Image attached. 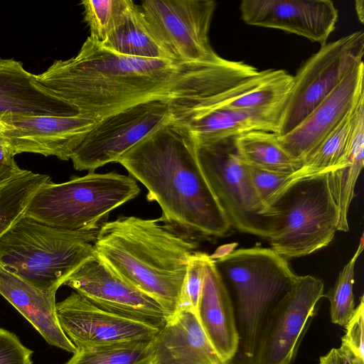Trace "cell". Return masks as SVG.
I'll return each instance as SVG.
<instances>
[{
    "instance_id": "obj_4",
    "label": "cell",
    "mask_w": 364,
    "mask_h": 364,
    "mask_svg": "<svg viewBox=\"0 0 364 364\" xmlns=\"http://www.w3.org/2000/svg\"><path fill=\"white\" fill-rule=\"evenodd\" d=\"M210 257L237 296L238 347L228 364H255L261 335L269 314L299 275L271 248H241Z\"/></svg>"
},
{
    "instance_id": "obj_19",
    "label": "cell",
    "mask_w": 364,
    "mask_h": 364,
    "mask_svg": "<svg viewBox=\"0 0 364 364\" xmlns=\"http://www.w3.org/2000/svg\"><path fill=\"white\" fill-rule=\"evenodd\" d=\"M151 364H228L210 342L197 315L179 311L154 339Z\"/></svg>"
},
{
    "instance_id": "obj_30",
    "label": "cell",
    "mask_w": 364,
    "mask_h": 364,
    "mask_svg": "<svg viewBox=\"0 0 364 364\" xmlns=\"http://www.w3.org/2000/svg\"><path fill=\"white\" fill-rule=\"evenodd\" d=\"M364 247L361 237L353 255L340 272L334 286L324 295L330 303L332 323L345 327L355 311L353 294L354 272L357 259Z\"/></svg>"
},
{
    "instance_id": "obj_15",
    "label": "cell",
    "mask_w": 364,
    "mask_h": 364,
    "mask_svg": "<svg viewBox=\"0 0 364 364\" xmlns=\"http://www.w3.org/2000/svg\"><path fill=\"white\" fill-rule=\"evenodd\" d=\"M97 122L73 117L0 115V126L14 156H53L67 161Z\"/></svg>"
},
{
    "instance_id": "obj_2",
    "label": "cell",
    "mask_w": 364,
    "mask_h": 364,
    "mask_svg": "<svg viewBox=\"0 0 364 364\" xmlns=\"http://www.w3.org/2000/svg\"><path fill=\"white\" fill-rule=\"evenodd\" d=\"M188 128L173 119L136 144L117 163L160 205L164 225L194 241L228 235L230 223L205 179Z\"/></svg>"
},
{
    "instance_id": "obj_11",
    "label": "cell",
    "mask_w": 364,
    "mask_h": 364,
    "mask_svg": "<svg viewBox=\"0 0 364 364\" xmlns=\"http://www.w3.org/2000/svg\"><path fill=\"white\" fill-rule=\"evenodd\" d=\"M150 28L175 59L216 62L209 30L216 3L212 0H145L139 5Z\"/></svg>"
},
{
    "instance_id": "obj_27",
    "label": "cell",
    "mask_w": 364,
    "mask_h": 364,
    "mask_svg": "<svg viewBox=\"0 0 364 364\" xmlns=\"http://www.w3.org/2000/svg\"><path fill=\"white\" fill-rule=\"evenodd\" d=\"M357 106L323 139L304 161L302 166L291 174L287 184L332 169L339 163L347 151Z\"/></svg>"
},
{
    "instance_id": "obj_5",
    "label": "cell",
    "mask_w": 364,
    "mask_h": 364,
    "mask_svg": "<svg viewBox=\"0 0 364 364\" xmlns=\"http://www.w3.org/2000/svg\"><path fill=\"white\" fill-rule=\"evenodd\" d=\"M97 234L53 228L23 215L0 235V270L41 289H58L95 255Z\"/></svg>"
},
{
    "instance_id": "obj_32",
    "label": "cell",
    "mask_w": 364,
    "mask_h": 364,
    "mask_svg": "<svg viewBox=\"0 0 364 364\" xmlns=\"http://www.w3.org/2000/svg\"><path fill=\"white\" fill-rule=\"evenodd\" d=\"M205 255V252L196 251L189 259L177 312L188 311L196 314L203 282Z\"/></svg>"
},
{
    "instance_id": "obj_39",
    "label": "cell",
    "mask_w": 364,
    "mask_h": 364,
    "mask_svg": "<svg viewBox=\"0 0 364 364\" xmlns=\"http://www.w3.org/2000/svg\"><path fill=\"white\" fill-rule=\"evenodd\" d=\"M355 364H364V360L355 358Z\"/></svg>"
},
{
    "instance_id": "obj_6",
    "label": "cell",
    "mask_w": 364,
    "mask_h": 364,
    "mask_svg": "<svg viewBox=\"0 0 364 364\" xmlns=\"http://www.w3.org/2000/svg\"><path fill=\"white\" fill-rule=\"evenodd\" d=\"M330 170L290 182L268 205L273 216L268 241L271 249L286 259L328 246L338 230L339 212L330 186Z\"/></svg>"
},
{
    "instance_id": "obj_33",
    "label": "cell",
    "mask_w": 364,
    "mask_h": 364,
    "mask_svg": "<svg viewBox=\"0 0 364 364\" xmlns=\"http://www.w3.org/2000/svg\"><path fill=\"white\" fill-rule=\"evenodd\" d=\"M247 166L252 185L259 198L268 209L269 202L288 183L291 173L264 170L247 164Z\"/></svg>"
},
{
    "instance_id": "obj_38",
    "label": "cell",
    "mask_w": 364,
    "mask_h": 364,
    "mask_svg": "<svg viewBox=\"0 0 364 364\" xmlns=\"http://www.w3.org/2000/svg\"><path fill=\"white\" fill-rule=\"evenodd\" d=\"M355 9L358 18H359L360 22L363 23L364 18L363 1H356L355 4Z\"/></svg>"
},
{
    "instance_id": "obj_9",
    "label": "cell",
    "mask_w": 364,
    "mask_h": 364,
    "mask_svg": "<svg viewBox=\"0 0 364 364\" xmlns=\"http://www.w3.org/2000/svg\"><path fill=\"white\" fill-rule=\"evenodd\" d=\"M364 33L357 31L321 46L293 76L278 136L297 127L340 82L363 62Z\"/></svg>"
},
{
    "instance_id": "obj_18",
    "label": "cell",
    "mask_w": 364,
    "mask_h": 364,
    "mask_svg": "<svg viewBox=\"0 0 364 364\" xmlns=\"http://www.w3.org/2000/svg\"><path fill=\"white\" fill-rule=\"evenodd\" d=\"M203 266L196 315L214 348L228 363L237 353L239 340L233 306L220 270L206 253Z\"/></svg>"
},
{
    "instance_id": "obj_34",
    "label": "cell",
    "mask_w": 364,
    "mask_h": 364,
    "mask_svg": "<svg viewBox=\"0 0 364 364\" xmlns=\"http://www.w3.org/2000/svg\"><path fill=\"white\" fill-rule=\"evenodd\" d=\"M33 353L14 333L0 328V364H33Z\"/></svg>"
},
{
    "instance_id": "obj_14",
    "label": "cell",
    "mask_w": 364,
    "mask_h": 364,
    "mask_svg": "<svg viewBox=\"0 0 364 364\" xmlns=\"http://www.w3.org/2000/svg\"><path fill=\"white\" fill-rule=\"evenodd\" d=\"M95 306L161 328L168 316L153 298L112 271L95 254L65 282Z\"/></svg>"
},
{
    "instance_id": "obj_17",
    "label": "cell",
    "mask_w": 364,
    "mask_h": 364,
    "mask_svg": "<svg viewBox=\"0 0 364 364\" xmlns=\"http://www.w3.org/2000/svg\"><path fill=\"white\" fill-rule=\"evenodd\" d=\"M364 99V64L355 68L292 131L278 136L281 146L304 164L323 139Z\"/></svg>"
},
{
    "instance_id": "obj_16",
    "label": "cell",
    "mask_w": 364,
    "mask_h": 364,
    "mask_svg": "<svg viewBox=\"0 0 364 364\" xmlns=\"http://www.w3.org/2000/svg\"><path fill=\"white\" fill-rule=\"evenodd\" d=\"M240 11L248 25L282 30L321 46L327 43L338 19L330 0H244Z\"/></svg>"
},
{
    "instance_id": "obj_24",
    "label": "cell",
    "mask_w": 364,
    "mask_h": 364,
    "mask_svg": "<svg viewBox=\"0 0 364 364\" xmlns=\"http://www.w3.org/2000/svg\"><path fill=\"white\" fill-rule=\"evenodd\" d=\"M100 43L124 55L175 60L160 43L134 2L122 21Z\"/></svg>"
},
{
    "instance_id": "obj_37",
    "label": "cell",
    "mask_w": 364,
    "mask_h": 364,
    "mask_svg": "<svg viewBox=\"0 0 364 364\" xmlns=\"http://www.w3.org/2000/svg\"><path fill=\"white\" fill-rule=\"evenodd\" d=\"M18 166L0 126V178Z\"/></svg>"
},
{
    "instance_id": "obj_21",
    "label": "cell",
    "mask_w": 364,
    "mask_h": 364,
    "mask_svg": "<svg viewBox=\"0 0 364 364\" xmlns=\"http://www.w3.org/2000/svg\"><path fill=\"white\" fill-rule=\"evenodd\" d=\"M57 291L39 289L10 272L0 270V294L49 345L75 353L77 348L65 334L58 321Z\"/></svg>"
},
{
    "instance_id": "obj_10",
    "label": "cell",
    "mask_w": 364,
    "mask_h": 364,
    "mask_svg": "<svg viewBox=\"0 0 364 364\" xmlns=\"http://www.w3.org/2000/svg\"><path fill=\"white\" fill-rule=\"evenodd\" d=\"M175 109L161 100L139 103L95 123L70 156L75 169L94 171L118 159L136 144L173 119Z\"/></svg>"
},
{
    "instance_id": "obj_3",
    "label": "cell",
    "mask_w": 364,
    "mask_h": 364,
    "mask_svg": "<svg viewBox=\"0 0 364 364\" xmlns=\"http://www.w3.org/2000/svg\"><path fill=\"white\" fill-rule=\"evenodd\" d=\"M159 223L122 215L101 225L93 245L100 259L157 301L169 319L177 312L188 262L198 245Z\"/></svg>"
},
{
    "instance_id": "obj_26",
    "label": "cell",
    "mask_w": 364,
    "mask_h": 364,
    "mask_svg": "<svg viewBox=\"0 0 364 364\" xmlns=\"http://www.w3.org/2000/svg\"><path fill=\"white\" fill-rule=\"evenodd\" d=\"M50 180L18 166L0 178V235L24 215L33 196Z\"/></svg>"
},
{
    "instance_id": "obj_23",
    "label": "cell",
    "mask_w": 364,
    "mask_h": 364,
    "mask_svg": "<svg viewBox=\"0 0 364 364\" xmlns=\"http://www.w3.org/2000/svg\"><path fill=\"white\" fill-rule=\"evenodd\" d=\"M364 164V100L358 105L347 151L329 171L331 191L339 212L338 230H349L348 214L355 187Z\"/></svg>"
},
{
    "instance_id": "obj_7",
    "label": "cell",
    "mask_w": 364,
    "mask_h": 364,
    "mask_svg": "<svg viewBox=\"0 0 364 364\" xmlns=\"http://www.w3.org/2000/svg\"><path fill=\"white\" fill-rule=\"evenodd\" d=\"M139 193L131 176L92 171L64 183L48 181L33 196L24 215L65 230L97 232L112 210Z\"/></svg>"
},
{
    "instance_id": "obj_1",
    "label": "cell",
    "mask_w": 364,
    "mask_h": 364,
    "mask_svg": "<svg viewBox=\"0 0 364 364\" xmlns=\"http://www.w3.org/2000/svg\"><path fill=\"white\" fill-rule=\"evenodd\" d=\"M257 69L242 61L183 62L117 53L90 36L77 54L57 60L36 80L63 100L70 116L98 122L132 105L170 104L185 119L232 99Z\"/></svg>"
},
{
    "instance_id": "obj_22",
    "label": "cell",
    "mask_w": 364,
    "mask_h": 364,
    "mask_svg": "<svg viewBox=\"0 0 364 364\" xmlns=\"http://www.w3.org/2000/svg\"><path fill=\"white\" fill-rule=\"evenodd\" d=\"M225 102L179 121L186 124L197 142L236 137L256 130L277 133L283 109H237L226 107Z\"/></svg>"
},
{
    "instance_id": "obj_12",
    "label": "cell",
    "mask_w": 364,
    "mask_h": 364,
    "mask_svg": "<svg viewBox=\"0 0 364 364\" xmlns=\"http://www.w3.org/2000/svg\"><path fill=\"white\" fill-rule=\"evenodd\" d=\"M323 293L324 284L320 279L311 275L299 277L267 318L255 364H290L293 361Z\"/></svg>"
},
{
    "instance_id": "obj_29",
    "label": "cell",
    "mask_w": 364,
    "mask_h": 364,
    "mask_svg": "<svg viewBox=\"0 0 364 364\" xmlns=\"http://www.w3.org/2000/svg\"><path fill=\"white\" fill-rule=\"evenodd\" d=\"M154 339L79 349L65 364H151Z\"/></svg>"
},
{
    "instance_id": "obj_35",
    "label": "cell",
    "mask_w": 364,
    "mask_h": 364,
    "mask_svg": "<svg viewBox=\"0 0 364 364\" xmlns=\"http://www.w3.org/2000/svg\"><path fill=\"white\" fill-rule=\"evenodd\" d=\"M363 326L364 304L363 296H361L358 306L345 326L346 332L342 337L341 345L346 347L355 358L364 360Z\"/></svg>"
},
{
    "instance_id": "obj_36",
    "label": "cell",
    "mask_w": 364,
    "mask_h": 364,
    "mask_svg": "<svg viewBox=\"0 0 364 364\" xmlns=\"http://www.w3.org/2000/svg\"><path fill=\"white\" fill-rule=\"evenodd\" d=\"M319 364H355V357L346 347L341 345L321 356Z\"/></svg>"
},
{
    "instance_id": "obj_25",
    "label": "cell",
    "mask_w": 364,
    "mask_h": 364,
    "mask_svg": "<svg viewBox=\"0 0 364 364\" xmlns=\"http://www.w3.org/2000/svg\"><path fill=\"white\" fill-rule=\"evenodd\" d=\"M235 144L242 160L251 166L293 173L303 165L281 146L275 132L256 130L244 133L236 136Z\"/></svg>"
},
{
    "instance_id": "obj_8",
    "label": "cell",
    "mask_w": 364,
    "mask_h": 364,
    "mask_svg": "<svg viewBox=\"0 0 364 364\" xmlns=\"http://www.w3.org/2000/svg\"><path fill=\"white\" fill-rule=\"evenodd\" d=\"M235 138L196 141L198 163L231 227L268 240L272 215L252 185L247 166L237 151Z\"/></svg>"
},
{
    "instance_id": "obj_13",
    "label": "cell",
    "mask_w": 364,
    "mask_h": 364,
    "mask_svg": "<svg viewBox=\"0 0 364 364\" xmlns=\"http://www.w3.org/2000/svg\"><path fill=\"white\" fill-rule=\"evenodd\" d=\"M61 328L77 350L153 340L159 328L105 311L73 291L56 304Z\"/></svg>"
},
{
    "instance_id": "obj_20",
    "label": "cell",
    "mask_w": 364,
    "mask_h": 364,
    "mask_svg": "<svg viewBox=\"0 0 364 364\" xmlns=\"http://www.w3.org/2000/svg\"><path fill=\"white\" fill-rule=\"evenodd\" d=\"M70 117L68 105L36 80L22 63L0 59V115Z\"/></svg>"
},
{
    "instance_id": "obj_31",
    "label": "cell",
    "mask_w": 364,
    "mask_h": 364,
    "mask_svg": "<svg viewBox=\"0 0 364 364\" xmlns=\"http://www.w3.org/2000/svg\"><path fill=\"white\" fill-rule=\"evenodd\" d=\"M131 0H83L85 21L90 30V37L102 43L122 21L133 4Z\"/></svg>"
},
{
    "instance_id": "obj_28",
    "label": "cell",
    "mask_w": 364,
    "mask_h": 364,
    "mask_svg": "<svg viewBox=\"0 0 364 364\" xmlns=\"http://www.w3.org/2000/svg\"><path fill=\"white\" fill-rule=\"evenodd\" d=\"M292 82L293 75L284 70H275L258 85L226 101L224 105L232 109L244 110L284 109Z\"/></svg>"
}]
</instances>
